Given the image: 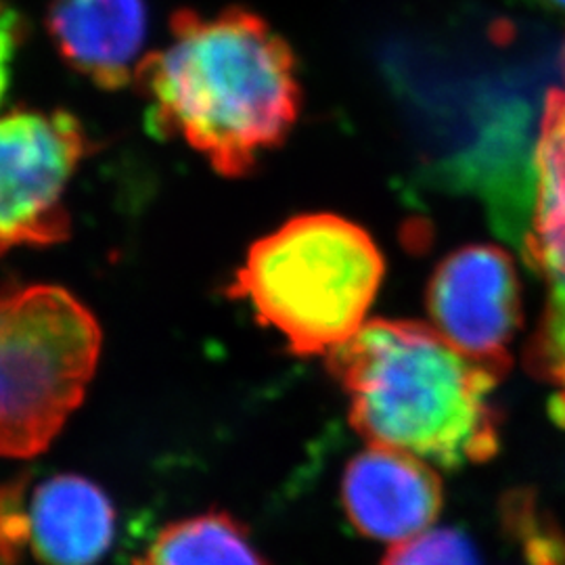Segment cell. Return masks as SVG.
<instances>
[{"mask_svg":"<svg viewBox=\"0 0 565 565\" xmlns=\"http://www.w3.org/2000/svg\"><path fill=\"white\" fill-rule=\"evenodd\" d=\"M137 84L151 130L181 139L226 179L249 174L279 147L302 105L291 46L242 7L177 11L168 41L141 61Z\"/></svg>","mask_w":565,"mask_h":565,"instance_id":"cell-1","label":"cell"},{"mask_svg":"<svg viewBox=\"0 0 565 565\" xmlns=\"http://www.w3.org/2000/svg\"><path fill=\"white\" fill-rule=\"evenodd\" d=\"M350 404V424L369 440L446 469L484 463L499 448L492 403L501 375L465 356L429 324L366 321L329 354Z\"/></svg>","mask_w":565,"mask_h":565,"instance_id":"cell-2","label":"cell"},{"mask_svg":"<svg viewBox=\"0 0 565 565\" xmlns=\"http://www.w3.org/2000/svg\"><path fill=\"white\" fill-rule=\"evenodd\" d=\"M377 243L333 214H303L254 243L228 294L300 356L331 354L366 323L384 279Z\"/></svg>","mask_w":565,"mask_h":565,"instance_id":"cell-3","label":"cell"},{"mask_svg":"<svg viewBox=\"0 0 565 565\" xmlns=\"http://www.w3.org/2000/svg\"><path fill=\"white\" fill-rule=\"evenodd\" d=\"M102 354V327L67 289L0 294V457L28 459L81 406Z\"/></svg>","mask_w":565,"mask_h":565,"instance_id":"cell-4","label":"cell"},{"mask_svg":"<svg viewBox=\"0 0 565 565\" xmlns=\"http://www.w3.org/2000/svg\"><path fill=\"white\" fill-rule=\"evenodd\" d=\"M86 151L84 128L67 111L0 116V256L70 237L65 193Z\"/></svg>","mask_w":565,"mask_h":565,"instance_id":"cell-5","label":"cell"},{"mask_svg":"<svg viewBox=\"0 0 565 565\" xmlns=\"http://www.w3.org/2000/svg\"><path fill=\"white\" fill-rule=\"evenodd\" d=\"M525 212L513 223L525 260L545 282L546 303L530 366L557 390L565 413V88L546 93L530 163ZM565 417V415H564Z\"/></svg>","mask_w":565,"mask_h":565,"instance_id":"cell-6","label":"cell"},{"mask_svg":"<svg viewBox=\"0 0 565 565\" xmlns=\"http://www.w3.org/2000/svg\"><path fill=\"white\" fill-rule=\"evenodd\" d=\"M431 327L465 356L505 375L522 323V289L505 249L469 245L434 270L425 291Z\"/></svg>","mask_w":565,"mask_h":565,"instance_id":"cell-7","label":"cell"},{"mask_svg":"<svg viewBox=\"0 0 565 565\" xmlns=\"http://www.w3.org/2000/svg\"><path fill=\"white\" fill-rule=\"evenodd\" d=\"M342 505L361 534L398 545L436 522L443 482L424 459L371 445L343 471Z\"/></svg>","mask_w":565,"mask_h":565,"instance_id":"cell-8","label":"cell"},{"mask_svg":"<svg viewBox=\"0 0 565 565\" xmlns=\"http://www.w3.org/2000/svg\"><path fill=\"white\" fill-rule=\"evenodd\" d=\"M49 34L61 57L105 90L137 82L147 36L145 0H53Z\"/></svg>","mask_w":565,"mask_h":565,"instance_id":"cell-9","label":"cell"},{"mask_svg":"<svg viewBox=\"0 0 565 565\" xmlns=\"http://www.w3.org/2000/svg\"><path fill=\"white\" fill-rule=\"evenodd\" d=\"M25 515L28 545L44 565L99 564L116 534L111 501L81 476H57L39 486Z\"/></svg>","mask_w":565,"mask_h":565,"instance_id":"cell-10","label":"cell"},{"mask_svg":"<svg viewBox=\"0 0 565 565\" xmlns=\"http://www.w3.org/2000/svg\"><path fill=\"white\" fill-rule=\"evenodd\" d=\"M137 565H268L249 532L226 513L166 525Z\"/></svg>","mask_w":565,"mask_h":565,"instance_id":"cell-11","label":"cell"},{"mask_svg":"<svg viewBox=\"0 0 565 565\" xmlns=\"http://www.w3.org/2000/svg\"><path fill=\"white\" fill-rule=\"evenodd\" d=\"M505 522L509 532L522 546L527 565H565V536L534 499L524 492L507 501Z\"/></svg>","mask_w":565,"mask_h":565,"instance_id":"cell-12","label":"cell"},{"mask_svg":"<svg viewBox=\"0 0 565 565\" xmlns=\"http://www.w3.org/2000/svg\"><path fill=\"white\" fill-rule=\"evenodd\" d=\"M382 565H482L471 539L461 530L443 527L392 546Z\"/></svg>","mask_w":565,"mask_h":565,"instance_id":"cell-13","label":"cell"},{"mask_svg":"<svg viewBox=\"0 0 565 565\" xmlns=\"http://www.w3.org/2000/svg\"><path fill=\"white\" fill-rule=\"evenodd\" d=\"M18 34H20V20L9 9L7 0H0V102L4 97V90L11 78V63L18 46Z\"/></svg>","mask_w":565,"mask_h":565,"instance_id":"cell-14","label":"cell"},{"mask_svg":"<svg viewBox=\"0 0 565 565\" xmlns=\"http://www.w3.org/2000/svg\"><path fill=\"white\" fill-rule=\"evenodd\" d=\"M541 7H545L548 11H555V13H562L565 15V0H536Z\"/></svg>","mask_w":565,"mask_h":565,"instance_id":"cell-15","label":"cell"}]
</instances>
